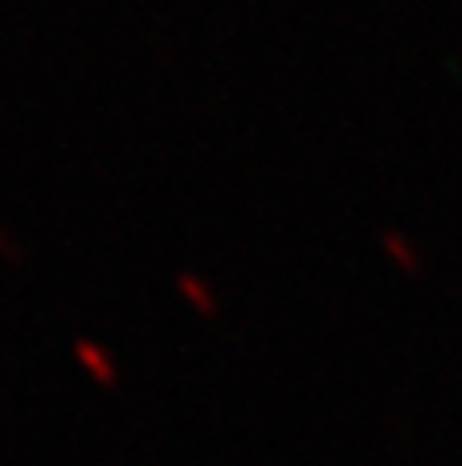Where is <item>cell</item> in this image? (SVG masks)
<instances>
[{
    "label": "cell",
    "instance_id": "3",
    "mask_svg": "<svg viewBox=\"0 0 462 466\" xmlns=\"http://www.w3.org/2000/svg\"><path fill=\"white\" fill-rule=\"evenodd\" d=\"M381 246H385V254H389V262H397L406 274H417V270H422V258L414 254V246H409V241L401 238V233H393V229H389V233L381 238Z\"/></svg>",
    "mask_w": 462,
    "mask_h": 466
},
{
    "label": "cell",
    "instance_id": "1",
    "mask_svg": "<svg viewBox=\"0 0 462 466\" xmlns=\"http://www.w3.org/2000/svg\"><path fill=\"white\" fill-rule=\"evenodd\" d=\"M70 352H74V364H78L95 385H103V389L119 385V364H115V356L106 352L103 344H95V339H74Z\"/></svg>",
    "mask_w": 462,
    "mask_h": 466
},
{
    "label": "cell",
    "instance_id": "2",
    "mask_svg": "<svg viewBox=\"0 0 462 466\" xmlns=\"http://www.w3.org/2000/svg\"><path fill=\"white\" fill-rule=\"evenodd\" d=\"M176 295L185 299V303L193 307L196 315H205V319H213V315L221 311L217 290H213L205 279H196V274H176Z\"/></svg>",
    "mask_w": 462,
    "mask_h": 466
}]
</instances>
